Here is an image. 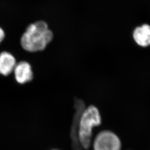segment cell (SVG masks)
Returning <instances> with one entry per match:
<instances>
[{"label": "cell", "mask_w": 150, "mask_h": 150, "mask_svg": "<svg viewBox=\"0 0 150 150\" xmlns=\"http://www.w3.org/2000/svg\"><path fill=\"white\" fill-rule=\"evenodd\" d=\"M120 147L119 137L115 134L107 131L99 134L94 143V150H120Z\"/></svg>", "instance_id": "cell-3"}, {"label": "cell", "mask_w": 150, "mask_h": 150, "mask_svg": "<svg viewBox=\"0 0 150 150\" xmlns=\"http://www.w3.org/2000/svg\"><path fill=\"white\" fill-rule=\"evenodd\" d=\"M5 34H4V31L0 27V43L1 42L4 38Z\"/></svg>", "instance_id": "cell-8"}, {"label": "cell", "mask_w": 150, "mask_h": 150, "mask_svg": "<svg viewBox=\"0 0 150 150\" xmlns=\"http://www.w3.org/2000/svg\"><path fill=\"white\" fill-rule=\"evenodd\" d=\"M75 106L76 112L73 120L71 132L73 149V150H81L82 148L79 139L78 129L80 117L84 109H85V105L82 100L76 99L75 101Z\"/></svg>", "instance_id": "cell-4"}, {"label": "cell", "mask_w": 150, "mask_h": 150, "mask_svg": "<svg viewBox=\"0 0 150 150\" xmlns=\"http://www.w3.org/2000/svg\"><path fill=\"white\" fill-rule=\"evenodd\" d=\"M53 38L46 23L39 21L29 25L21 40V46L26 51L36 52L43 51Z\"/></svg>", "instance_id": "cell-1"}, {"label": "cell", "mask_w": 150, "mask_h": 150, "mask_svg": "<svg viewBox=\"0 0 150 150\" xmlns=\"http://www.w3.org/2000/svg\"><path fill=\"white\" fill-rule=\"evenodd\" d=\"M133 36L139 45L142 47L150 45V26L144 24L137 27L134 32Z\"/></svg>", "instance_id": "cell-7"}, {"label": "cell", "mask_w": 150, "mask_h": 150, "mask_svg": "<svg viewBox=\"0 0 150 150\" xmlns=\"http://www.w3.org/2000/svg\"><path fill=\"white\" fill-rule=\"evenodd\" d=\"M16 65L15 59L11 54L6 52L0 54V74L9 75L14 71Z\"/></svg>", "instance_id": "cell-6"}, {"label": "cell", "mask_w": 150, "mask_h": 150, "mask_svg": "<svg viewBox=\"0 0 150 150\" xmlns=\"http://www.w3.org/2000/svg\"><path fill=\"white\" fill-rule=\"evenodd\" d=\"M101 123L99 111L96 106L91 105L83 111L79 119L78 135L82 148L87 150L90 146L92 129Z\"/></svg>", "instance_id": "cell-2"}, {"label": "cell", "mask_w": 150, "mask_h": 150, "mask_svg": "<svg viewBox=\"0 0 150 150\" xmlns=\"http://www.w3.org/2000/svg\"><path fill=\"white\" fill-rule=\"evenodd\" d=\"M13 71L16 80L19 83H25L32 80L33 74L31 65L26 61L16 64Z\"/></svg>", "instance_id": "cell-5"}]
</instances>
